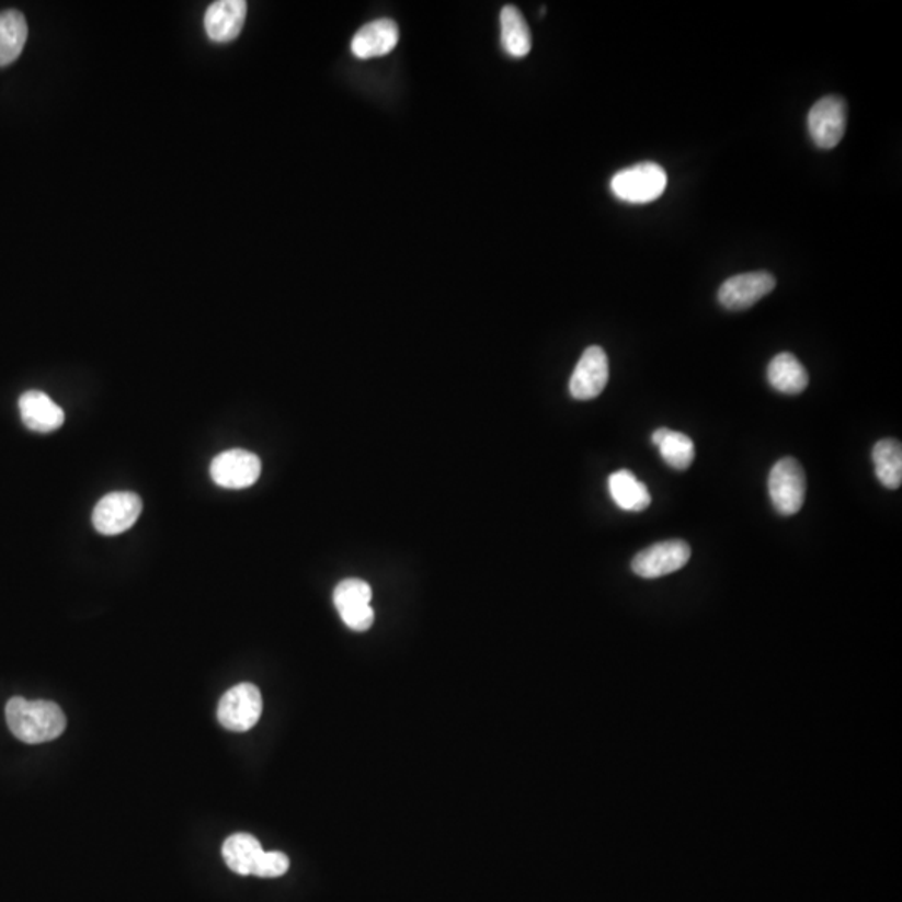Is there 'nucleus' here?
Instances as JSON below:
<instances>
[{
	"mask_svg": "<svg viewBox=\"0 0 902 902\" xmlns=\"http://www.w3.org/2000/svg\"><path fill=\"white\" fill-rule=\"evenodd\" d=\"M5 719L12 734L24 744L37 745L60 738L67 720L62 709L49 700L12 697L5 706Z\"/></svg>",
	"mask_w": 902,
	"mask_h": 902,
	"instance_id": "nucleus-1",
	"label": "nucleus"
},
{
	"mask_svg": "<svg viewBox=\"0 0 902 902\" xmlns=\"http://www.w3.org/2000/svg\"><path fill=\"white\" fill-rule=\"evenodd\" d=\"M612 193L630 204H647L659 199L667 187V172L655 162H640L621 169L612 178Z\"/></svg>",
	"mask_w": 902,
	"mask_h": 902,
	"instance_id": "nucleus-2",
	"label": "nucleus"
},
{
	"mask_svg": "<svg viewBox=\"0 0 902 902\" xmlns=\"http://www.w3.org/2000/svg\"><path fill=\"white\" fill-rule=\"evenodd\" d=\"M263 713L260 688L250 682L229 688L219 700L218 720L226 731L248 732L256 726Z\"/></svg>",
	"mask_w": 902,
	"mask_h": 902,
	"instance_id": "nucleus-3",
	"label": "nucleus"
},
{
	"mask_svg": "<svg viewBox=\"0 0 902 902\" xmlns=\"http://www.w3.org/2000/svg\"><path fill=\"white\" fill-rule=\"evenodd\" d=\"M767 487L774 509L780 515H796L804 505L806 473L796 458L786 457L777 461L770 470Z\"/></svg>",
	"mask_w": 902,
	"mask_h": 902,
	"instance_id": "nucleus-4",
	"label": "nucleus"
},
{
	"mask_svg": "<svg viewBox=\"0 0 902 902\" xmlns=\"http://www.w3.org/2000/svg\"><path fill=\"white\" fill-rule=\"evenodd\" d=\"M846 124L847 104L840 95H825L809 111V134L818 148H836L846 134Z\"/></svg>",
	"mask_w": 902,
	"mask_h": 902,
	"instance_id": "nucleus-5",
	"label": "nucleus"
},
{
	"mask_svg": "<svg viewBox=\"0 0 902 902\" xmlns=\"http://www.w3.org/2000/svg\"><path fill=\"white\" fill-rule=\"evenodd\" d=\"M142 502L133 492H114L99 500L92 512V525L101 535H119L129 530L141 516Z\"/></svg>",
	"mask_w": 902,
	"mask_h": 902,
	"instance_id": "nucleus-6",
	"label": "nucleus"
},
{
	"mask_svg": "<svg viewBox=\"0 0 902 902\" xmlns=\"http://www.w3.org/2000/svg\"><path fill=\"white\" fill-rule=\"evenodd\" d=\"M690 545L687 541H659L633 557L632 572L642 579H659L684 569L690 560Z\"/></svg>",
	"mask_w": 902,
	"mask_h": 902,
	"instance_id": "nucleus-7",
	"label": "nucleus"
},
{
	"mask_svg": "<svg viewBox=\"0 0 902 902\" xmlns=\"http://www.w3.org/2000/svg\"><path fill=\"white\" fill-rule=\"evenodd\" d=\"M776 285V277L769 271L735 274L720 286L719 302L729 311H742L773 293Z\"/></svg>",
	"mask_w": 902,
	"mask_h": 902,
	"instance_id": "nucleus-8",
	"label": "nucleus"
},
{
	"mask_svg": "<svg viewBox=\"0 0 902 902\" xmlns=\"http://www.w3.org/2000/svg\"><path fill=\"white\" fill-rule=\"evenodd\" d=\"M209 471L213 481L221 489H248L260 478L261 460L248 449H228L213 460Z\"/></svg>",
	"mask_w": 902,
	"mask_h": 902,
	"instance_id": "nucleus-9",
	"label": "nucleus"
},
{
	"mask_svg": "<svg viewBox=\"0 0 902 902\" xmlns=\"http://www.w3.org/2000/svg\"><path fill=\"white\" fill-rule=\"evenodd\" d=\"M610 376L607 353L601 346H590L583 352L570 378V393L575 400H594L605 390Z\"/></svg>",
	"mask_w": 902,
	"mask_h": 902,
	"instance_id": "nucleus-10",
	"label": "nucleus"
},
{
	"mask_svg": "<svg viewBox=\"0 0 902 902\" xmlns=\"http://www.w3.org/2000/svg\"><path fill=\"white\" fill-rule=\"evenodd\" d=\"M248 4L244 0H218L209 5L204 15V28L213 43H231L241 34L247 21Z\"/></svg>",
	"mask_w": 902,
	"mask_h": 902,
	"instance_id": "nucleus-11",
	"label": "nucleus"
},
{
	"mask_svg": "<svg viewBox=\"0 0 902 902\" xmlns=\"http://www.w3.org/2000/svg\"><path fill=\"white\" fill-rule=\"evenodd\" d=\"M400 41V28L391 19H378L363 25L352 41V53L362 60L390 54Z\"/></svg>",
	"mask_w": 902,
	"mask_h": 902,
	"instance_id": "nucleus-12",
	"label": "nucleus"
},
{
	"mask_svg": "<svg viewBox=\"0 0 902 902\" xmlns=\"http://www.w3.org/2000/svg\"><path fill=\"white\" fill-rule=\"evenodd\" d=\"M24 425L32 432L53 433L64 425V410L43 391H25L19 400Z\"/></svg>",
	"mask_w": 902,
	"mask_h": 902,
	"instance_id": "nucleus-13",
	"label": "nucleus"
},
{
	"mask_svg": "<svg viewBox=\"0 0 902 902\" xmlns=\"http://www.w3.org/2000/svg\"><path fill=\"white\" fill-rule=\"evenodd\" d=\"M767 379L774 390L789 397L801 395L809 385L808 369L792 353L774 356L767 366Z\"/></svg>",
	"mask_w": 902,
	"mask_h": 902,
	"instance_id": "nucleus-14",
	"label": "nucleus"
},
{
	"mask_svg": "<svg viewBox=\"0 0 902 902\" xmlns=\"http://www.w3.org/2000/svg\"><path fill=\"white\" fill-rule=\"evenodd\" d=\"M612 499L627 512H643L652 503V495L643 481L637 480L630 470H618L608 478Z\"/></svg>",
	"mask_w": 902,
	"mask_h": 902,
	"instance_id": "nucleus-15",
	"label": "nucleus"
},
{
	"mask_svg": "<svg viewBox=\"0 0 902 902\" xmlns=\"http://www.w3.org/2000/svg\"><path fill=\"white\" fill-rule=\"evenodd\" d=\"M263 853L260 841L244 832L232 834L222 844V857L226 864L232 872L239 876H253Z\"/></svg>",
	"mask_w": 902,
	"mask_h": 902,
	"instance_id": "nucleus-16",
	"label": "nucleus"
},
{
	"mask_svg": "<svg viewBox=\"0 0 902 902\" xmlns=\"http://www.w3.org/2000/svg\"><path fill=\"white\" fill-rule=\"evenodd\" d=\"M502 24V46L515 59L528 56L532 50V34L524 15L515 5H505L500 14Z\"/></svg>",
	"mask_w": 902,
	"mask_h": 902,
	"instance_id": "nucleus-17",
	"label": "nucleus"
},
{
	"mask_svg": "<svg viewBox=\"0 0 902 902\" xmlns=\"http://www.w3.org/2000/svg\"><path fill=\"white\" fill-rule=\"evenodd\" d=\"M27 22L14 9L0 12V66L14 62L27 41Z\"/></svg>",
	"mask_w": 902,
	"mask_h": 902,
	"instance_id": "nucleus-18",
	"label": "nucleus"
},
{
	"mask_svg": "<svg viewBox=\"0 0 902 902\" xmlns=\"http://www.w3.org/2000/svg\"><path fill=\"white\" fill-rule=\"evenodd\" d=\"M876 477L888 490L902 484V445L894 438H884L872 448Z\"/></svg>",
	"mask_w": 902,
	"mask_h": 902,
	"instance_id": "nucleus-19",
	"label": "nucleus"
},
{
	"mask_svg": "<svg viewBox=\"0 0 902 902\" xmlns=\"http://www.w3.org/2000/svg\"><path fill=\"white\" fill-rule=\"evenodd\" d=\"M656 446H659V452H661L665 464L674 470H687L694 458H696V445L692 442L690 436L685 435V433L669 430L662 442Z\"/></svg>",
	"mask_w": 902,
	"mask_h": 902,
	"instance_id": "nucleus-20",
	"label": "nucleus"
},
{
	"mask_svg": "<svg viewBox=\"0 0 902 902\" xmlns=\"http://www.w3.org/2000/svg\"><path fill=\"white\" fill-rule=\"evenodd\" d=\"M373 590L365 580L346 579L334 589L333 602L338 614L350 608L372 605Z\"/></svg>",
	"mask_w": 902,
	"mask_h": 902,
	"instance_id": "nucleus-21",
	"label": "nucleus"
},
{
	"mask_svg": "<svg viewBox=\"0 0 902 902\" xmlns=\"http://www.w3.org/2000/svg\"><path fill=\"white\" fill-rule=\"evenodd\" d=\"M288 856L277 853V850H271V853H263L253 876L264 879L282 878L288 872Z\"/></svg>",
	"mask_w": 902,
	"mask_h": 902,
	"instance_id": "nucleus-22",
	"label": "nucleus"
},
{
	"mask_svg": "<svg viewBox=\"0 0 902 902\" xmlns=\"http://www.w3.org/2000/svg\"><path fill=\"white\" fill-rule=\"evenodd\" d=\"M340 617L349 629L355 630V632H365L375 621V610H373L372 605H365V607L340 612Z\"/></svg>",
	"mask_w": 902,
	"mask_h": 902,
	"instance_id": "nucleus-23",
	"label": "nucleus"
}]
</instances>
